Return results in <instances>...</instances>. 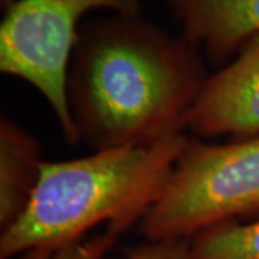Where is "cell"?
<instances>
[{"instance_id":"obj_1","label":"cell","mask_w":259,"mask_h":259,"mask_svg":"<svg viewBox=\"0 0 259 259\" xmlns=\"http://www.w3.org/2000/svg\"><path fill=\"white\" fill-rule=\"evenodd\" d=\"M207 78L199 48L140 15L85 23L68 75L79 141L102 151L182 134Z\"/></svg>"},{"instance_id":"obj_2","label":"cell","mask_w":259,"mask_h":259,"mask_svg":"<svg viewBox=\"0 0 259 259\" xmlns=\"http://www.w3.org/2000/svg\"><path fill=\"white\" fill-rule=\"evenodd\" d=\"M190 137L44 161L25 212L0 236V259H49L97 225L121 236L141 222L166 189Z\"/></svg>"},{"instance_id":"obj_3","label":"cell","mask_w":259,"mask_h":259,"mask_svg":"<svg viewBox=\"0 0 259 259\" xmlns=\"http://www.w3.org/2000/svg\"><path fill=\"white\" fill-rule=\"evenodd\" d=\"M242 219H259V136L190 139L140 232L147 241H189L216 223Z\"/></svg>"},{"instance_id":"obj_4","label":"cell","mask_w":259,"mask_h":259,"mask_svg":"<svg viewBox=\"0 0 259 259\" xmlns=\"http://www.w3.org/2000/svg\"><path fill=\"white\" fill-rule=\"evenodd\" d=\"M0 71L30 83L45 97L68 144L79 136L68 101V75L81 19L94 9L139 16L140 0H3Z\"/></svg>"},{"instance_id":"obj_5","label":"cell","mask_w":259,"mask_h":259,"mask_svg":"<svg viewBox=\"0 0 259 259\" xmlns=\"http://www.w3.org/2000/svg\"><path fill=\"white\" fill-rule=\"evenodd\" d=\"M186 130L206 141L258 137L259 33L222 69L209 75Z\"/></svg>"},{"instance_id":"obj_6","label":"cell","mask_w":259,"mask_h":259,"mask_svg":"<svg viewBox=\"0 0 259 259\" xmlns=\"http://www.w3.org/2000/svg\"><path fill=\"white\" fill-rule=\"evenodd\" d=\"M183 35L214 65L228 64L259 33V0H168Z\"/></svg>"},{"instance_id":"obj_7","label":"cell","mask_w":259,"mask_h":259,"mask_svg":"<svg viewBox=\"0 0 259 259\" xmlns=\"http://www.w3.org/2000/svg\"><path fill=\"white\" fill-rule=\"evenodd\" d=\"M42 147L29 131L6 117L0 118V226L18 221L36 189Z\"/></svg>"},{"instance_id":"obj_8","label":"cell","mask_w":259,"mask_h":259,"mask_svg":"<svg viewBox=\"0 0 259 259\" xmlns=\"http://www.w3.org/2000/svg\"><path fill=\"white\" fill-rule=\"evenodd\" d=\"M189 259H259V219L209 226L187 241Z\"/></svg>"},{"instance_id":"obj_9","label":"cell","mask_w":259,"mask_h":259,"mask_svg":"<svg viewBox=\"0 0 259 259\" xmlns=\"http://www.w3.org/2000/svg\"><path fill=\"white\" fill-rule=\"evenodd\" d=\"M117 241V235L104 231L102 235L95 236L91 241H81L71 246H66L49 259H105L107 253L112 249Z\"/></svg>"},{"instance_id":"obj_10","label":"cell","mask_w":259,"mask_h":259,"mask_svg":"<svg viewBox=\"0 0 259 259\" xmlns=\"http://www.w3.org/2000/svg\"><path fill=\"white\" fill-rule=\"evenodd\" d=\"M121 259H189V246L187 241H148Z\"/></svg>"}]
</instances>
